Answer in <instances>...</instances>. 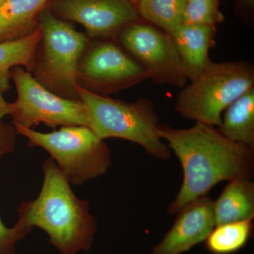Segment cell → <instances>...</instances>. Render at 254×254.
<instances>
[{"instance_id":"1","label":"cell","mask_w":254,"mask_h":254,"mask_svg":"<svg viewBox=\"0 0 254 254\" xmlns=\"http://www.w3.org/2000/svg\"><path fill=\"white\" fill-rule=\"evenodd\" d=\"M159 133L183 170L181 188L168 207L170 215L207 195L220 182L253 177L254 148L230 141L215 127L195 123L190 128L177 129L160 125Z\"/></svg>"},{"instance_id":"2","label":"cell","mask_w":254,"mask_h":254,"mask_svg":"<svg viewBox=\"0 0 254 254\" xmlns=\"http://www.w3.org/2000/svg\"><path fill=\"white\" fill-rule=\"evenodd\" d=\"M41 167L44 179L41 191L36 199L21 203L17 222L43 230L60 254L88 252L98 230L89 202L75 194L53 159L47 158Z\"/></svg>"},{"instance_id":"3","label":"cell","mask_w":254,"mask_h":254,"mask_svg":"<svg viewBox=\"0 0 254 254\" xmlns=\"http://www.w3.org/2000/svg\"><path fill=\"white\" fill-rule=\"evenodd\" d=\"M77 92L86 108L88 127L100 139L122 138L141 145L153 158H170L171 150L160 137L158 115L149 99H113L80 85Z\"/></svg>"},{"instance_id":"4","label":"cell","mask_w":254,"mask_h":254,"mask_svg":"<svg viewBox=\"0 0 254 254\" xmlns=\"http://www.w3.org/2000/svg\"><path fill=\"white\" fill-rule=\"evenodd\" d=\"M177 95L182 118L220 127L225 110L254 87V68L247 61L211 62Z\"/></svg>"},{"instance_id":"5","label":"cell","mask_w":254,"mask_h":254,"mask_svg":"<svg viewBox=\"0 0 254 254\" xmlns=\"http://www.w3.org/2000/svg\"><path fill=\"white\" fill-rule=\"evenodd\" d=\"M14 128L16 133L28 138L30 146L41 147L50 153L70 185L82 186L104 175L111 166L109 147L88 127H61L49 133Z\"/></svg>"},{"instance_id":"6","label":"cell","mask_w":254,"mask_h":254,"mask_svg":"<svg viewBox=\"0 0 254 254\" xmlns=\"http://www.w3.org/2000/svg\"><path fill=\"white\" fill-rule=\"evenodd\" d=\"M39 22L43 53L34 78L57 95L80 100L78 69L88 42L86 36L48 10H42Z\"/></svg>"},{"instance_id":"7","label":"cell","mask_w":254,"mask_h":254,"mask_svg":"<svg viewBox=\"0 0 254 254\" xmlns=\"http://www.w3.org/2000/svg\"><path fill=\"white\" fill-rule=\"evenodd\" d=\"M10 76L14 79L17 99L9 103L14 127L32 128L39 124L51 128L88 127L86 108L80 100L64 98L47 89L23 68L16 66Z\"/></svg>"},{"instance_id":"8","label":"cell","mask_w":254,"mask_h":254,"mask_svg":"<svg viewBox=\"0 0 254 254\" xmlns=\"http://www.w3.org/2000/svg\"><path fill=\"white\" fill-rule=\"evenodd\" d=\"M119 41L156 84L180 88L186 85L188 78L171 35L136 21L119 33Z\"/></svg>"},{"instance_id":"9","label":"cell","mask_w":254,"mask_h":254,"mask_svg":"<svg viewBox=\"0 0 254 254\" xmlns=\"http://www.w3.org/2000/svg\"><path fill=\"white\" fill-rule=\"evenodd\" d=\"M81 76L95 93L120 91L149 78L131 55L110 41L96 43L82 58L78 69V78Z\"/></svg>"},{"instance_id":"10","label":"cell","mask_w":254,"mask_h":254,"mask_svg":"<svg viewBox=\"0 0 254 254\" xmlns=\"http://www.w3.org/2000/svg\"><path fill=\"white\" fill-rule=\"evenodd\" d=\"M53 5L63 17L80 23L93 38L119 34L139 18L129 0H55Z\"/></svg>"},{"instance_id":"11","label":"cell","mask_w":254,"mask_h":254,"mask_svg":"<svg viewBox=\"0 0 254 254\" xmlns=\"http://www.w3.org/2000/svg\"><path fill=\"white\" fill-rule=\"evenodd\" d=\"M213 202L204 195L185 205L150 254H182L204 242L215 226Z\"/></svg>"},{"instance_id":"12","label":"cell","mask_w":254,"mask_h":254,"mask_svg":"<svg viewBox=\"0 0 254 254\" xmlns=\"http://www.w3.org/2000/svg\"><path fill=\"white\" fill-rule=\"evenodd\" d=\"M216 28L183 23L171 33L188 80L193 79L211 63L209 50L215 45Z\"/></svg>"},{"instance_id":"13","label":"cell","mask_w":254,"mask_h":254,"mask_svg":"<svg viewBox=\"0 0 254 254\" xmlns=\"http://www.w3.org/2000/svg\"><path fill=\"white\" fill-rule=\"evenodd\" d=\"M215 226L254 218V183L249 177L229 181L213 202Z\"/></svg>"},{"instance_id":"14","label":"cell","mask_w":254,"mask_h":254,"mask_svg":"<svg viewBox=\"0 0 254 254\" xmlns=\"http://www.w3.org/2000/svg\"><path fill=\"white\" fill-rule=\"evenodd\" d=\"M48 0H6L0 5V43L16 41L31 34L37 16Z\"/></svg>"},{"instance_id":"15","label":"cell","mask_w":254,"mask_h":254,"mask_svg":"<svg viewBox=\"0 0 254 254\" xmlns=\"http://www.w3.org/2000/svg\"><path fill=\"white\" fill-rule=\"evenodd\" d=\"M218 130L230 141L254 148V87L225 110Z\"/></svg>"},{"instance_id":"16","label":"cell","mask_w":254,"mask_h":254,"mask_svg":"<svg viewBox=\"0 0 254 254\" xmlns=\"http://www.w3.org/2000/svg\"><path fill=\"white\" fill-rule=\"evenodd\" d=\"M38 28L31 34L16 41L0 43V93L9 88L11 68L18 66L33 68L37 48L41 40Z\"/></svg>"},{"instance_id":"17","label":"cell","mask_w":254,"mask_h":254,"mask_svg":"<svg viewBox=\"0 0 254 254\" xmlns=\"http://www.w3.org/2000/svg\"><path fill=\"white\" fill-rule=\"evenodd\" d=\"M253 220L216 225L205 240L207 250L213 254H232L242 250L252 236Z\"/></svg>"},{"instance_id":"18","label":"cell","mask_w":254,"mask_h":254,"mask_svg":"<svg viewBox=\"0 0 254 254\" xmlns=\"http://www.w3.org/2000/svg\"><path fill=\"white\" fill-rule=\"evenodd\" d=\"M187 0H141L138 15L169 34L183 23Z\"/></svg>"},{"instance_id":"19","label":"cell","mask_w":254,"mask_h":254,"mask_svg":"<svg viewBox=\"0 0 254 254\" xmlns=\"http://www.w3.org/2000/svg\"><path fill=\"white\" fill-rule=\"evenodd\" d=\"M223 21L219 0H187L183 23L215 26Z\"/></svg>"},{"instance_id":"20","label":"cell","mask_w":254,"mask_h":254,"mask_svg":"<svg viewBox=\"0 0 254 254\" xmlns=\"http://www.w3.org/2000/svg\"><path fill=\"white\" fill-rule=\"evenodd\" d=\"M31 230L17 222L14 227H6L0 218V254H16L18 242L27 236Z\"/></svg>"},{"instance_id":"21","label":"cell","mask_w":254,"mask_h":254,"mask_svg":"<svg viewBox=\"0 0 254 254\" xmlns=\"http://www.w3.org/2000/svg\"><path fill=\"white\" fill-rule=\"evenodd\" d=\"M16 129L0 119V159L12 153L16 144Z\"/></svg>"},{"instance_id":"22","label":"cell","mask_w":254,"mask_h":254,"mask_svg":"<svg viewBox=\"0 0 254 254\" xmlns=\"http://www.w3.org/2000/svg\"><path fill=\"white\" fill-rule=\"evenodd\" d=\"M9 115V103H6L0 93V119H2L6 115Z\"/></svg>"},{"instance_id":"23","label":"cell","mask_w":254,"mask_h":254,"mask_svg":"<svg viewBox=\"0 0 254 254\" xmlns=\"http://www.w3.org/2000/svg\"><path fill=\"white\" fill-rule=\"evenodd\" d=\"M242 2L246 5V6H249V7H253L254 5V0H241Z\"/></svg>"},{"instance_id":"24","label":"cell","mask_w":254,"mask_h":254,"mask_svg":"<svg viewBox=\"0 0 254 254\" xmlns=\"http://www.w3.org/2000/svg\"><path fill=\"white\" fill-rule=\"evenodd\" d=\"M132 3V4H133L135 5V6H136L137 4H138V2H139L141 0H129Z\"/></svg>"},{"instance_id":"25","label":"cell","mask_w":254,"mask_h":254,"mask_svg":"<svg viewBox=\"0 0 254 254\" xmlns=\"http://www.w3.org/2000/svg\"><path fill=\"white\" fill-rule=\"evenodd\" d=\"M5 1H6V0H0V5L2 4L3 2H4Z\"/></svg>"}]
</instances>
